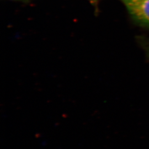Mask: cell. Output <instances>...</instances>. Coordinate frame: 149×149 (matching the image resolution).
Instances as JSON below:
<instances>
[{"label": "cell", "instance_id": "obj_1", "mask_svg": "<svg viewBox=\"0 0 149 149\" xmlns=\"http://www.w3.org/2000/svg\"><path fill=\"white\" fill-rule=\"evenodd\" d=\"M134 19L149 27V0H120Z\"/></svg>", "mask_w": 149, "mask_h": 149}]
</instances>
